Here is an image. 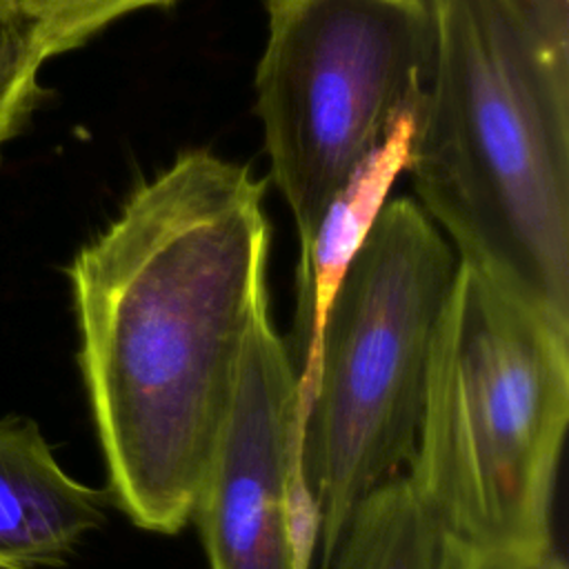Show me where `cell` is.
Wrapping results in <instances>:
<instances>
[{
    "label": "cell",
    "mask_w": 569,
    "mask_h": 569,
    "mask_svg": "<svg viewBox=\"0 0 569 569\" xmlns=\"http://www.w3.org/2000/svg\"><path fill=\"white\" fill-rule=\"evenodd\" d=\"M262 200L251 167L187 151L140 182L67 269L109 491L144 531L191 522L269 298Z\"/></svg>",
    "instance_id": "cell-1"
},
{
    "label": "cell",
    "mask_w": 569,
    "mask_h": 569,
    "mask_svg": "<svg viewBox=\"0 0 569 569\" xmlns=\"http://www.w3.org/2000/svg\"><path fill=\"white\" fill-rule=\"evenodd\" d=\"M407 171L460 262L569 322V60L516 0H427Z\"/></svg>",
    "instance_id": "cell-2"
},
{
    "label": "cell",
    "mask_w": 569,
    "mask_h": 569,
    "mask_svg": "<svg viewBox=\"0 0 569 569\" xmlns=\"http://www.w3.org/2000/svg\"><path fill=\"white\" fill-rule=\"evenodd\" d=\"M567 422L569 322L458 260L405 473L440 533L493 556L551 551Z\"/></svg>",
    "instance_id": "cell-3"
},
{
    "label": "cell",
    "mask_w": 569,
    "mask_h": 569,
    "mask_svg": "<svg viewBox=\"0 0 569 569\" xmlns=\"http://www.w3.org/2000/svg\"><path fill=\"white\" fill-rule=\"evenodd\" d=\"M458 256L411 198L387 200L322 322L313 393L296 442L329 569L358 505L409 465L436 329Z\"/></svg>",
    "instance_id": "cell-4"
},
{
    "label": "cell",
    "mask_w": 569,
    "mask_h": 569,
    "mask_svg": "<svg viewBox=\"0 0 569 569\" xmlns=\"http://www.w3.org/2000/svg\"><path fill=\"white\" fill-rule=\"evenodd\" d=\"M431 62L427 0H267L256 113L300 253L356 167L418 116Z\"/></svg>",
    "instance_id": "cell-5"
},
{
    "label": "cell",
    "mask_w": 569,
    "mask_h": 569,
    "mask_svg": "<svg viewBox=\"0 0 569 569\" xmlns=\"http://www.w3.org/2000/svg\"><path fill=\"white\" fill-rule=\"evenodd\" d=\"M296 440V362L264 298L191 511L211 569H309L316 511Z\"/></svg>",
    "instance_id": "cell-6"
},
{
    "label": "cell",
    "mask_w": 569,
    "mask_h": 569,
    "mask_svg": "<svg viewBox=\"0 0 569 569\" xmlns=\"http://www.w3.org/2000/svg\"><path fill=\"white\" fill-rule=\"evenodd\" d=\"M104 520V493L56 460L31 418H0V569L64 562Z\"/></svg>",
    "instance_id": "cell-7"
},
{
    "label": "cell",
    "mask_w": 569,
    "mask_h": 569,
    "mask_svg": "<svg viewBox=\"0 0 569 569\" xmlns=\"http://www.w3.org/2000/svg\"><path fill=\"white\" fill-rule=\"evenodd\" d=\"M413 124L416 113L402 116L385 142L356 167L329 200L311 242L298 258L296 347H291L298 378V433L313 393L320 331L329 302L385 207L391 184L407 169Z\"/></svg>",
    "instance_id": "cell-8"
},
{
    "label": "cell",
    "mask_w": 569,
    "mask_h": 569,
    "mask_svg": "<svg viewBox=\"0 0 569 569\" xmlns=\"http://www.w3.org/2000/svg\"><path fill=\"white\" fill-rule=\"evenodd\" d=\"M442 545L409 480L396 476L358 505L329 569H438Z\"/></svg>",
    "instance_id": "cell-9"
},
{
    "label": "cell",
    "mask_w": 569,
    "mask_h": 569,
    "mask_svg": "<svg viewBox=\"0 0 569 569\" xmlns=\"http://www.w3.org/2000/svg\"><path fill=\"white\" fill-rule=\"evenodd\" d=\"M31 27L47 60L84 44L113 20L176 0H7Z\"/></svg>",
    "instance_id": "cell-10"
},
{
    "label": "cell",
    "mask_w": 569,
    "mask_h": 569,
    "mask_svg": "<svg viewBox=\"0 0 569 569\" xmlns=\"http://www.w3.org/2000/svg\"><path fill=\"white\" fill-rule=\"evenodd\" d=\"M44 60L31 27L7 0H0V151L33 109Z\"/></svg>",
    "instance_id": "cell-11"
},
{
    "label": "cell",
    "mask_w": 569,
    "mask_h": 569,
    "mask_svg": "<svg viewBox=\"0 0 569 569\" xmlns=\"http://www.w3.org/2000/svg\"><path fill=\"white\" fill-rule=\"evenodd\" d=\"M438 569H567V565L556 549L538 556H493L445 538Z\"/></svg>",
    "instance_id": "cell-12"
},
{
    "label": "cell",
    "mask_w": 569,
    "mask_h": 569,
    "mask_svg": "<svg viewBox=\"0 0 569 569\" xmlns=\"http://www.w3.org/2000/svg\"><path fill=\"white\" fill-rule=\"evenodd\" d=\"M516 4L549 51L569 60V0H516Z\"/></svg>",
    "instance_id": "cell-13"
}]
</instances>
